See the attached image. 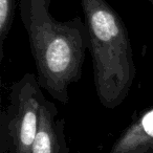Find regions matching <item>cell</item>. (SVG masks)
<instances>
[{
    "mask_svg": "<svg viewBox=\"0 0 153 153\" xmlns=\"http://www.w3.org/2000/svg\"><path fill=\"white\" fill-rule=\"evenodd\" d=\"M107 153H153V106L131 122Z\"/></svg>",
    "mask_w": 153,
    "mask_h": 153,
    "instance_id": "cell-5",
    "label": "cell"
},
{
    "mask_svg": "<svg viewBox=\"0 0 153 153\" xmlns=\"http://www.w3.org/2000/svg\"><path fill=\"white\" fill-rule=\"evenodd\" d=\"M89 33L94 82L100 103L114 109L128 97L136 76L129 33L106 0H80Z\"/></svg>",
    "mask_w": 153,
    "mask_h": 153,
    "instance_id": "cell-2",
    "label": "cell"
},
{
    "mask_svg": "<svg viewBox=\"0 0 153 153\" xmlns=\"http://www.w3.org/2000/svg\"><path fill=\"white\" fill-rule=\"evenodd\" d=\"M51 4V0H19L20 18L27 33L39 84L53 99L67 104L70 85L82 76L89 33L80 16L57 20Z\"/></svg>",
    "mask_w": 153,
    "mask_h": 153,
    "instance_id": "cell-1",
    "label": "cell"
},
{
    "mask_svg": "<svg viewBox=\"0 0 153 153\" xmlns=\"http://www.w3.org/2000/svg\"><path fill=\"white\" fill-rule=\"evenodd\" d=\"M149 2H150V4L152 5V9H153V0H148Z\"/></svg>",
    "mask_w": 153,
    "mask_h": 153,
    "instance_id": "cell-7",
    "label": "cell"
},
{
    "mask_svg": "<svg viewBox=\"0 0 153 153\" xmlns=\"http://www.w3.org/2000/svg\"><path fill=\"white\" fill-rule=\"evenodd\" d=\"M78 153H80V152H78Z\"/></svg>",
    "mask_w": 153,
    "mask_h": 153,
    "instance_id": "cell-8",
    "label": "cell"
},
{
    "mask_svg": "<svg viewBox=\"0 0 153 153\" xmlns=\"http://www.w3.org/2000/svg\"><path fill=\"white\" fill-rule=\"evenodd\" d=\"M17 0H0V61L4 56V43L11 33Z\"/></svg>",
    "mask_w": 153,
    "mask_h": 153,
    "instance_id": "cell-6",
    "label": "cell"
},
{
    "mask_svg": "<svg viewBox=\"0 0 153 153\" xmlns=\"http://www.w3.org/2000/svg\"><path fill=\"white\" fill-rule=\"evenodd\" d=\"M44 99L35 74L27 72L12 84L9 104L0 115V153H30Z\"/></svg>",
    "mask_w": 153,
    "mask_h": 153,
    "instance_id": "cell-3",
    "label": "cell"
},
{
    "mask_svg": "<svg viewBox=\"0 0 153 153\" xmlns=\"http://www.w3.org/2000/svg\"><path fill=\"white\" fill-rule=\"evenodd\" d=\"M30 153H69L65 120L59 117L55 103L46 98L41 106L38 130Z\"/></svg>",
    "mask_w": 153,
    "mask_h": 153,
    "instance_id": "cell-4",
    "label": "cell"
}]
</instances>
